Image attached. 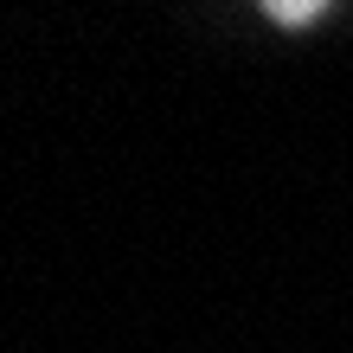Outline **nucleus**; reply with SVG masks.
<instances>
[{
    "instance_id": "f257e3e1",
    "label": "nucleus",
    "mask_w": 353,
    "mask_h": 353,
    "mask_svg": "<svg viewBox=\"0 0 353 353\" xmlns=\"http://www.w3.org/2000/svg\"><path fill=\"white\" fill-rule=\"evenodd\" d=\"M327 0H263V13L276 19V26H308V19H321Z\"/></svg>"
}]
</instances>
